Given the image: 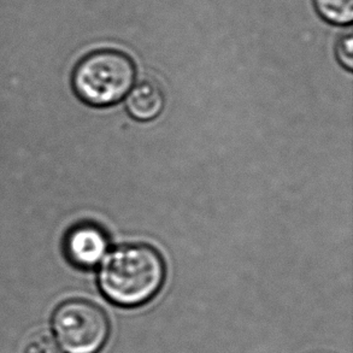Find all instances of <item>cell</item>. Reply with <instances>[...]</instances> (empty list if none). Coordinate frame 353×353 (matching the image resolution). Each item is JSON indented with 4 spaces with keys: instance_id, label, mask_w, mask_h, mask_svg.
Wrapping results in <instances>:
<instances>
[{
    "instance_id": "4",
    "label": "cell",
    "mask_w": 353,
    "mask_h": 353,
    "mask_svg": "<svg viewBox=\"0 0 353 353\" xmlns=\"http://www.w3.org/2000/svg\"><path fill=\"white\" fill-rule=\"evenodd\" d=\"M110 248V239L101 225L81 222L72 225L63 240L68 262L80 270H91L101 264Z\"/></svg>"
},
{
    "instance_id": "6",
    "label": "cell",
    "mask_w": 353,
    "mask_h": 353,
    "mask_svg": "<svg viewBox=\"0 0 353 353\" xmlns=\"http://www.w3.org/2000/svg\"><path fill=\"white\" fill-rule=\"evenodd\" d=\"M321 19L333 26H350L353 21V0H312Z\"/></svg>"
},
{
    "instance_id": "5",
    "label": "cell",
    "mask_w": 353,
    "mask_h": 353,
    "mask_svg": "<svg viewBox=\"0 0 353 353\" xmlns=\"http://www.w3.org/2000/svg\"><path fill=\"white\" fill-rule=\"evenodd\" d=\"M165 105V96L162 87L153 80L139 82L129 91L125 99V109L130 117L140 122L157 119Z\"/></svg>"
},
{
    "instance_id": "2",
    "label": "cell",
    "mask_w": 353,
    "mask_h": 353,
    "mask_svg": "<svg viewBox=\"0 0 353 353\" xmlns=\"http://www.w3.org/2000/svg\"><path fill=\"white\" fill-rule=\"evenodd\" d=\"M135 77L137 67L129 54L116 48H101L77 62L72 70V90L87 105L108 108L128 94Z\"/></svg>"
},
{
    "instance_id": "7",
    "label": "cell",
    "mask_w": 353,
    "mask_h": 353,
    "mask_svg": "<svg viewBox=\"0 0 353 353\" xmlns=\"http://www.w3.org/2000/svg\"><path fill=\"white\" fill-rule=\"evenodd\" d=\"M24 353H63V351L52 334L48 332H39L29 339Z\"/></svg>"
},
{
    "instance_id": "1",
    "label": "cell",
    "mask_w": 353,
    "mask_h": 353,
    "mask_svg": "<svg viewBox=\"0 0 353 353\" xmlns=\"http://www.w3.org/2000/svg\"><path fill=\"white\" fill-rule=\"evenodd\" d=\"M167 265L148 243H125L106 254L98 272V287L106 301L119 307L146 305L162 291Z\"/></svg>"
},
{
    "instance_id": "3",
    "label": "cell",
    "mask_w": 353,
    "mask_h": 353,
    "mask_svg": "<svg viewBox=\"0 0 353 353\" xmlns=\"http://www.w3.org/2000/svg\"><path fill=\"white\" fill-rule=\"evenodd\" d=\"M51 327L63 353H101L110 339L105 310L83 298L62 301L53 310Z\"/></svg>"
},
{
    "instance_id": "8",
    "label": "cell",
    "mask_w": 353,
    "mask_h": 353,
    "mask_svg": "<svg viewBox=\"0 0 353 353\" xmlns=\"http://www.w3.org/2000/svg\"><path fill=\"white\" fill-rule=\"evenodd\" d=\"M335 56L338 62L346 70L351 72L353 69V37L352 34H344L340 37L335 45Z\"/></svg>"
}]
</instances>
